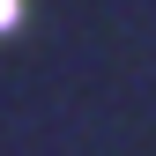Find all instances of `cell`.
I'll return each mask as SVG.
<instances>
[{
  "label": "cell",
  "instance_id": "1",
  "mask_svg": "<svg viewBox=\"0 0 156 156\" xmlns=\"http://www.w3.org/2000/svg\"><path fill=\"white\" fill-rule=\"evenodd\" d=\"M0 23H15V0H0Z\"/></svg>",
  "mask_w": 156,
  "mask_h": 156
}]
</instances>
